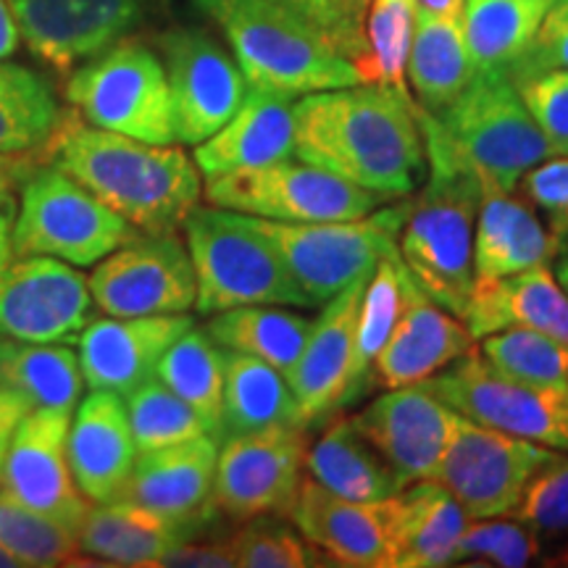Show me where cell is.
Masks as SVG:
<instances>
[{
  "label": "cell",
  "instance_id": "cell-20",
  "mask_svg": "<svg viewBox=\"0 0 568 568\" xmlns=\"http://www.w3.org/2000/svg\"><path fill=\"white\" fill-rule=\"evenodd\" d=\"M290 521L311 548L351 568H393L395 495L385 500H347L303 477Z\"/></svg>",
  "mask_w": 568,
  "mask_h": 568
},
{
  "label": "cell",
  "instance_id": "cell-51",
  "mask_svg": "<svg viewBox=\"0 0 568 568\" xmlns=\"http://www.w3.org/2000/svg\"><path fill=\"white\" fill-rule=\"evenodd\" d=\"M34 169L32 161H21V155L0 153V209L17 205V193L21 182Z\"/></svg>",
  "mask_w": 568,
  "mask_h": 568
},
{
  "label": "cell",
  "instance_id": "cell-59",
  "mask_svg": "<svg viewBox=\"0 0 568 568\" xmlns=\"http://www.w3.org/2000/svg\"><path fill=\"white\" fill-rule=\"evenodd\" d=\"M3 453L6 450H0V479H3Z\"/></svg>",
  "mask_w": 568,
  "mask_h": 568
},
{
  "label": "cell",
  "instance_id": "cell-37",
  "mask_svg": "<svg viewBox=\"0 0 568 568\" xmlns=\"http://www.w3.org/2000/svg\"><path fill=\"white\" fill-rule=\"evenodd\" d=\"M400 276L403 258L395 245L374 266L366 282L364 297H361L343 410L364 400V395L374 385V364L379 358L382 347L387 345L389 335H393L397 308H400Z\"/></svg>",
  "mask_w": 568,
  "mask_h": 568
},
{
  "label": "cell",
  "instance_id": "cell-52",
  "mask_svg": "<svg viewBox=\"0 0 568 568\" xmlns=\"http://www.w3.org/2000/svg\"><path fill=\"white\" fill-rule=\"evenodd\" d=\"M24 403H21L19 397H13L11 393H6V389H0V450H6L13 429H17V424L24 418Z\"/></svg>",
  "mask_w": 568,
  "mask_h": 568
},
{
  "label": "cell",
  "instance_id": "cell-39",
  "mask_svg": "<svg viewBox=\"0 0 568 568\" xmlns=\"http://www.w3.org/2000/svg\"><path fill=\"white\" fill-rule=\"evenodd\" d=\"M61 113L51 84L38 71L0 59V153H40Z\"/></svg>",
  "mask_w": 568,
  "mask_h": 568
},
{
  "label": "cell",
  "instance_id": "cell-11",
  "mask_svg": "<svg viewBox=\"0 0 568 568\" xmlns=\"http://www.w3.org/2000/svg\"><path fill=\"white\" fill-rule=\"evenodd\" d=\"M424 387L458 416L568 453V385L514 379L495 372L471 347Z\"/></svg>",
  "mask_w": 568,
  "mask_h": 568
},
{
  "label": "cell",
  "instance_id": "cell-7",
  "mask_svg": "<svg viewBox=\"0 0 568 568\" xmlns=\"http://www.w3.org/2000/svg\"><path fill=\"white\" fill-rule=\"evenodd\" d=\"M67 101L84 122L126 138L174 145V105L159 51L124 38L69 74Z\"/></svg>",
  "mask_w": 568,
  "mask_h": 568
},
{
  "label": "cell",
  "instance_id": "cell-34",
  "mask_svg": "<svg viewBox=\"0 0 568 568\" xmlns=\"http://www.w3.org/2000/svg\"><path fill=\"white\" fill-rule=\"evenodd\" d=\"M276 426L305 429L287 376L251 355L224 351V410L219 443Z\"/></svg>",
  "mask_w": 568,
  "mask_h": 568
},
{
  "label": "cell",
  "instance_id": "cell-16",
  "mask_svg": "<svg viewBox=\"0 0 568 568\" xmlns=\"http://www.w3.org/2000/svg\"><path fill=\"white\" fill-rule=\"evenodd\" d=\"M174 105V132L182 145H201L237 113L247 82L234 55L209 32L174 27L159 38Z\"/></svg>",
  "mask_w": 568,
  "mask_h": 568
},
{
  "label": "cell",
  "instance_id": "cell-55",
  "mask_svg": "<svg viewBox=\"0 0 568 568\" xmlns=\"http://www.w3.org/2000/svg\"><path fill=\"white\" fill-rule=\"evenodd\" d=\"M418 11L443 13V17H456L464 9V0H416Z\"/></svg>",
  "mask_w": 568,
  "mask_h": 568
},
{
  "label": "cell",
  "instance_id": "cell-33",
  "mask_svg": "<svg viewBox=\"0 0 568 568\" xmlns=\"http://www.w3.org/2000/svg\"><path fill=\"white\" fill-rule=\"evenodd\" d=\"M471 59H468L460 13L416 11V30L410 42L406 77L414 88L418 105L429 113L447 109L466 84L474 80Z\"/></svg>",
  "mask_w": 568,
  "mask_h": 568
},
{
  "label": "cell",
  "instance_id": "cell-45",
  "mask_svg": "<svg viewBox=\"0 0 568 568\" xmlns=\"http://www.w3.org/2000/svg\"><path fill=\"white\" fill-rule=\"evenodd\" d=\"M234 566L240 568H308L316 566L314 550L295 524L280 521L274 514L247 518V524L230 539Z\"/></svg>",
  "mask_w": 568,
  "mask_h": 568
},
{
  "label": "cell",
  "instance_id": "cell-2",
  "mask_svg": "<svg viewBox=\"0 0 568 568\" xmlns=\"http://www.w3.org/2000/svg\"><path fill=\"white\" fill-rule=\"evenodd\" d=\"M40 153L140 232L182 230L201 203L203 174L180 145H151L101 130L77 111L61 113Z\"/></svg>",
  "mask_w": 568,
  "mask_h": 568
},
{
  "label": "cell",
  "instance_id": "cell-56",
  "mask_svg": "<svg viewBox=\"0 0 568 568\" xmlns=\"http://www.w3.org/2000/svg\"><path fill=\"white\" fill-rule=\"evenodd\" d=\"M284 3H290L295 11H301L303 17L308 19V17H311V9H316L318 0H284Z\"/></svg>",
  "mask_w": 568,
  "mask_h": 568
},
{
  "label": "cell",
  "instance_id": "cell-53",
  "mask_svg": "<svg viewBox=\"0 0 568 568\" xmlns=\"http://www.w3.org/2000/svg\"><path fill=\"white\" fill-rule=\"evenodd\" d=\"M19 48V27L9 0H0V59H11Z\"/></svg>",
  "mask_w": 568,
  "mask_h": 568
},
{
  "label": "cell",
  "instance_id": "cell-1",
  "mask_svg": "<svg viewBox=\"0 0 568 568\" xmlns=\"http://www.w3.org/2000/svg\"><path fill=\"white\" fill-rule=\"evenodd\" d=\"M295 159L382 197L414 195L429 172L416 101L389 84L297 98Z\"/></svg>",
  "mask_w": 568,
  "mask_h": 568
},
{
  "label": "cell",
  "instance_id": "cell-48",
  "mask_svg": "<svg viewBox=\"0 0 568 568\" xmlns=\"http://www.w3.org/2000/svg\"><path fill=\"white\" fill-rule=\"evenodd\" d=\"M518 193L531 209L548 216V230L560 243H568V155L537 163L518 182Z\"/></svg>",
  "mask_w": 568,
  "mask_h": 568
},
{
  "label": "cell",
  "instance_id": "cell-32",
  "mask_svg": "<svg viewBox=\"0 0 568 568\" xmlns=\"http://www.w3.org/2000/svg\"><path fill=\"white\" fill-rule=\"evenodd\" d=\"M0 389L24 403L27 410L74 414L84 395L80 355L63 343H30L0 337Z\"/></svg>",
  "mask_w": 568,
  "mask_h": 568
},
{
  "label": "cell",
  "instance_id": "cell-42",
  "mask_svg": "<svg viewBox=\"0 0 568 568\" xmlns=\"http://www.w3.org/2000/svg\"><path fill=\"white\" fill-rule=\"evenodd\" d=\"M495 372L535 385H568V347L529 326H506L479 339Z\"/></svg>",
  "mask_w": 568,
  "mask_h": 568
},
{
  "label": "cell",
  "instance_id": "cell-31",
  "mask_svg": "<svg viewBox=\"0 0 568 568\" xmlns=\"http://www.w3.org/2000/svg\"><path fill=\"white\" fill-rule=\"evenodd\" d=\"M305 471L347 500H385L403 489L387 460L347 414L332 416L324 435L305 450Z\"/></svg>",
  "mask_w": 568,
  "mask_h": 568
},
{
  "label": "cell",
  "instance_id": "cell-43",
  "mask_svg": "<svg viewBox=\"0 0 568 568\" xmlns=\"http://www.w3.org/2000/svg\"><path fill=\"white\" fill-rule=\"evenodd\" d=\"M124 406L138 453L211 435L203 418L180 395L163 385L159 376H151L140 387H134L124 397Z\"/></svg>",
  "mask_w": 568,
  "mask_h": 568
},
{
  "label": "cell",
  "instance_id": "cell-22",
  "mask_svg": "<svg viewBox=\"0 0 568 568\" xmlns=\"http://www.w3.org/2000/svg\"><path fill=\"white\" fill-rule=\"evenodd\" d=\"M193 324L190 314L92 318L74 343L84 385L126 397L155 376L161 355Z\"/></svg>",
  "mask_w": 568,
  "mask_h": 568
},
{
  "label": "cell",
  "instance_id": "cell-25",
  "mask_svg": "<svg viewBox=\"0 0 568 568\" xmlns=\"http://www.w3.org/2000/svg\"><path fill=\"white\" fill-rule=\"evenodd\" d=\"M67 450L71 477L90 503L119 500L138 460L124 397L105 389L82 397L71 414Z\"/></svg>",
  "mask_w": 568,
  "mask_h": 568
},
{
  "label": "cell",
  "instance_id": "cell-38",
  "mask_svg": "<svg viewBox=\"0 0 568 568\" xmlns=\"http://www.w3.org/2000/svg\"><path fill=\"white\" fill-rule=\"evenodd\" d=\"M155 376L203 418L211 437L219 443L224 410V351L213 343L209 332L195 329V324L190 326L161 355Z\"/></svg>",
  "mask_w": 568,
  "mask_h": 568
},
{
  "label": "cell",
  "instance_id": "cell-58",
  "mask_svg": "<svg viewBox=\"0 0 568 568\" xmlns=\"http://www.w3.org/2000/svg\"><path fill=\"white\" fill-rule=\"evenodd\" d=\"M558 564H560V566H568V548H566L564 552H560V560H558Z\"/></svg>",
  "mask_w": 568,
  "mask_h": 568
},
{
  "label": "cell",
  "instance_id": "cell-21",
  "mask_svg": "<svg viewBox=\"0 0 568 568\" xmlns=\"http://www.w3.org/2000/svg\"><path fill=\"white\" fill-rule=\"evenodd\" d=\"M471 347L474 337L468 326L432 301L403 264L400 308L393 335L374 364L376 385L387 389L424 385Z\"/></svg>",
  "mask_w": 568,
  "mask_h": 568
},
{
  "label": "cell",
  "instance_id": "cell-57",
  "mask_svg": "<svg viewBox=\"0 0 568 568\" xmlns=\"http://www.w3.org/2000/svg\"><path fill=\"white\" fill-rule=\"evenodd\" d=\"M0 568H19L17 560H13L3 548H0Z\"/></svg>",
  "mask_w": 568,
  "mask_h": 568
},
{
  "label": "cell",
  "instance_id": "cell-27",
  "mask_svg": "<svg viewBox=\"0 0 568 568\" xmlns=\"http://www.w3.org/2000/svg\"><path fill=\"white\" fill-rule=\"evenodd\" d=\"M558 240L516 190L481 187L474 226V284L550 264Z\"/></svg>",
  "mask_w": 568,
  "mask_h": 568
},
{
  "label": "cell",
  "instance_id": "cell-8",
  "mask_svg": "<svg viewBox=\"0 0 568 568\" xmlns=\"http://www.w3.org/2000/svg\"><path fill=\"white\" fill-rule=\"evenodd\" d=\"M138 232L53 163H34L21 182L19 209L13 213V245L19 253L88 268Z\"/></svg>",
  "mask_w": 568,
  "mask_h": 568
},
{
  "label": "cell",
  "instance_id": "cell-26",
  "mask_svg": "<svg viewBox=\"0 0 568 568\" xmlns=\"http://www.w3.org/2000/svg\"><path fill=\"white\" fill-rule=\"evenodd\" d=\"M295 101L280 92L247 90L230 122L195 145L193 161L203 180L295 155Z\"/></svg>",
  "mask_w": 568,
  "mask_h": 568
},
{
  "label": "cell",
  "instance_id": "cell-14",
  "mask_svg": "<svg viewBox=\"0 0 568 568\" xmlns=\"http://www.w3.org/2000/svg\"><path fill=\"white\" fill-rule=\"evenodd\" d=\"M550 453V447L458 416L435 479L450 489L468 518L510 516Z\"/></svg>",
  "mask_w": 568,
  "mask_h": 568
},
{
  "label": "cell",
  "instance_id": "cell-4",
  "mask_svg": "<svg viewBox=\"0 0 568 568\" xmlns=\"http://www.w3.org/2000/svg\"><path fill=\"white\" fill-rule=\"evenodd\" d=\"M222 30L247 90L303 98L358 84L353 63L284 0H193Z\"/></svg>",
  "mask_w": 568,
  "mask_h": 568
},
{
  "label": "cell",
  "instance_id": "cell-15",
  "mask_svg": "<svg viewBox=\"0 0 568 568\" xmlns=\"http://www.w3.org/2000/svg\"><path fill=\"white\" fill-rule=\"evenodd\" d=\"M308 429H276L234 435L219 443L213 508L230 518L290 514L303 481Z\"/></svg>",
  "mask_w": 568,
  "mask_h": 568
},
{
  "label": "cell",
  "instance_id": "cell-18",
  "mask_svg": "<svg viewBox=\"0 0 568 568\" xmlns=\"http://www.w3.org/2000/svg\"><path fill=\"white\" fill-rule=\"evenodd\" d=\"M69 424L67 410H27L6 445L0 493L77 531L92 503L71 477Z\"/></svg>",
  "mask_w": 568,
  "mask_h": 568
},
{
  "label": "cell",
  "instance_id": "cell-50",
  "mask_svg": "<svg viewBox=\"0 0 568 568\" xmlns=\"http://www.w3.org/2000/svg\"><path fill=\"white\" fill-rule=\"evenodd\" d=\"M159 566L172 568H232L234 552L230 539L224 542H190L182 539L159 560Z\"/></svg>",
  "mask_w": 568,
  "mask_h": 568
},
{
  "label": "cell",
  "instance_id": "cell-47",
  "mask_svg": "<svg viewBox=\"0 0 568 568\" xmlns=\"http://www.w3.org/2000/svg\"><path fill=\"white\" fill-rule=\"evenodd\" d=\"M514 84L545 138L560 155H568V69L539 71Z\"/></svg>",
  "mask_w": 568,
  "mask_h": 568
},
{
  "label": "cell",
  "instance_id": "cell-17",
  "mask_svg": "<svg viewBox=\"0 0 568 568\" xmlns=\"http://www.w3.org/2000/svg\"><path fill=\"white\" fill-rule=\"evenodd\" d=\"M19 40L34 59L71 74L142 21L145 0H9Z\"/></svg>",
  "mask_w": 568,
  "mask_h": 568
},
{
  "label": "cell",
  "instance_id": "cell-40",
  "mask_svg": "<svg viewBox=\"0 0 568 568\" xmlns=\"http://www.w3.org/2000/svg\"><path fill=\"white\" fill-rule=\"evenodd\" d=\"M416 11V0H372L368 3L364 53L353 63L361 84H389V88L406 90Z\"/></svg>",
  "mask_w": 568,
  "mask_h": 568
},
{
  "label": "cell",
  "instance_id": "cell-6",
  "mask_svg": "<svg viewBox=\"0 0 568 568\" xmlns=\"http://www.w3.org/2000/svg\"><path fill=\"white\" fill-rule=\"evenodd\" d=\"M195 268V308L213 316L243 305L311 308L282 255L247 213L197 205L182 224Z\"/></svg>",
  "mask_w": 568,
  "mask_h": 568
},
{
  "label": "cell",
  "instance_id": "cell-12",
  "mask_svg": "<svg viewBox=\"0 0 568 568\" xmlns=\"http://www.w3.org/2000/svg\"><path fill=\"white\" fill-rule=\"evenodd\" d=\"M211 205L274 222H355L379 211L387 197L339 180L314 163L280 159L205 180Z\"/></svg>",
  "mask_w": 568,
  "mask_h": 568
},
{
  "label": "cell",
  "instance_id": "cell-29",
  "mask_svg": "<svg viewBox=\"0 0 568 568\" xmlns=\"http://www.w3.org/2000/svg\"><path fill=\"white\" fill-rule=\"evenodd\" d=\"M468 514L437 479H422L395 495L393 568H439L456 558Z\"/></svg>",
  "mask_w": 568,
  "mask_h": 568
},
{
  "label": "cell",
  "instance_id": "cell-35",
  "mask_svg": "<svg viewBox=\"0 0 568 568\" xmlns=\"http://www.w3.org/2000/svg\"><path fill=\"white\" fill-rule=\"evenodd\" d=\"M548 6L550 0H464L460 27L474 71L508 74L535 40Z\"/></svg>",
  "mask_w": 568,
  "mask_h": 568
},
{
  "label": "cell",
  "instance_id": "cell-23",
  "mask_svg": "<svg viewBox=\"0 0 568 568\" xmlns=\"http://www.w3.org/2000/svg\"><path fill=\"white\" fill-rule=\"evenodd\" d=\"M219 443L211 435L138 453L119 500H130L195 531L213 508Z\"/></svg>",
  "mask_w": 568,
  "mask_h": 568
},
{
  "label": "cell",
  "instance_id": "cell-9",
  "mask_svg": "<svg viewBox=\"0 0 568 568\" xmlns=\"http://www.w3.org/2000/svg\"><path fill=\"white\" fill-rule=\"evenodd\" d=\"M406 205L368 213L355 222H274L251 216L253 224L282 255L284 266L311 308L368 276L389 247L397 245Z\"/></svg>",
  "mask_w": 568,
  "mask_h": 568
},
{
  "label": "cell",
  "instance_id": "cell-46",
  "mask_svg": "<svg viewBox=\"0 0 568 568\" xmlns=\"http://www.w3.org/2000/svg\"><path fill=\"white\" fill-rule=\"evenodd\" d=\"M542 542L521 521H503L497 518H471L456 545L453 564H489L503 568H521L535 564Z\"/></svg>",
  "mask_w": 568,
  "mask_h": 568
},
{
  "label": "cell",
  "instance_id": "cell-60",
  "mask_svg": "<svg viewBox=\"0 0 568 568\" xmlns=\"http://www.w3.org/2000/svg\"><path fill=\"white\" fill-rule=\"evenodd\" d=\"M0 337H3V332H0Z\"/></svg>",
  "mask_w": 568,
  "mask_h": 568
},
{
  "label": "cell",
  "instance_id": "cell-10",
  "mask_svg": "<svg viewBox=\"0 0 568 568\" xmlns=\"http://www.w3.org/2000/svg\"><path fill=\"white\" fill-rule=\"evenodd\" d=\"M13 213V205L0 209V332L30 343L74 345L95 314L88 276L48 255L19 253Z\"/></svg>",
  "mask_w": 568,
  "mask_h": 568
},
{
  "label": "cell",
  "instance_id": "cell-44",
  "mask_svg": "<svg viewBox=\"0 0 568 568\" xmlns=\"http://www.w3.org/2000/svg\"><path fill=\"white\" fill-rule=\"evenodd\" d=\"M516 521L529 527L539 542L568 539V456L552 450L531 474L514 508Z\"/></svg>",
  "mask_w": 568,
  "mask_h": 568
},
{
  "label": "cell",
  "instance_id": "cell-54",
  "mask_svg": "<svg viewBox=\"0 0 568 568\" xmlns=\"http://www.w3.org/2000/svg\"><path fill=\"white\" fill-rule=\"evenodd\" d=\"M552 264V276H556V282L560 284V290H564L566 297H568V243H560L556 255L550 258Z\"/></svg>",
  "mask_w": 568,
  "mask_h": 568
},
{
  "label": "cell",
  "instance_id": "cell-49",
  "mask_svg": "<svg viewBox=\"0 0 568 568\" xmlns=\"http://www.w3.org/2000/svg\"><path fill=\"white\" fill-rule=\"evenodd\" d=\"M550 69H568V0H550L535 40L521 61L508 71V77L510 82H516Z\"/></svg>",
  "mask_w": 568,
  "mask_h": 568
},
{
  "label": "cell",
  "instance_id": "cell-24",
  "mask_svg": "<svg viewBox=\"0 0 568 568\" xmlns=\"http://www.w3.org/2000/svg\"><path fill=\"white\" fill-rule=\"evenodd\" d=\"M368 276L347 284L343 293L324 303L322 316L311 324V335L305 339L301 358H297L293 374L287 376L297 403V416L305 429L329 422L343 410L353 358L355 318H358Z\"/></svg>",
  "mask_w": 568,
  "mask_h": 568
},
{
  "label": "cell",
  "instance_id": "cell-5",
  "mask_svg": "<svg viewBox=\"0 0 568 568\" xmlns=\"http://www.w3.org/2000/svg\"><path fill=\"white\" fill-rule=\"evenodd\" d=\"M418 124L479 180V187L516 190L537 163L560 155L545 138L503 71H481L439 113L416 103Z\"/></svg>",
  "mask_w": 568,
  "mask_h": 568
},
{
  "label": "cell",
  "instance_id": "cell-30",
  "mask_svg": "<svg viewBox=\"0 0 568 568\" xmlns=\"http://www.w3.org/2000/svg\"><path fill=\"white\" fill-rule=\"evenodd\" d=\"M190 531L130 500L92 503L84 514L77 542L82 556L109 566H159V560L187 539Z\"/></svg>",
  "mask_w": 568,
  "mask_h": 568
},
{
  "label": "cell",
  "instance_id": "cell-13",
  "mask_svg": "<svg viewBox=\"0 0 568 568\" xmlns=\"http://www.w3.org/2000/svg\"><path fill=\"white\" fill-rule=\"evenodd\" d=\"M88 287L105 316L187 314L195 305V268L176 232H138L92 266Z\"/></svg>",
  "mask_w": 568,
  "mask_h": 568
},
{
  "label": "cell",
  "instance_id": "cell-36",
  "mask_svg": "<svg viewBox=\"0 0 568 568\" xmlns=\"http://www.w3.org/2000/svg\"><path fill=\"white\" fill-rule=\"evenodd\" d=\"M311 324L314 318L276 305H243L213 314L205 332L224 351L251 355L290 376L311 335Z\"/></svg>",
  "mask_w": 568,
  "mask_h": 568
},
{
  "label": "cell",
  "instance_id": "cell-28",
  "mask_svg": "<svg viewBox=\"0 0 568 568\" xmlns=\"http://www.w3.org/2000/svg\"><path fill=\"white\" fill-rule=\"evenodd\" d=\"M464 324L474 339L506 326H529L568 347V297L548 264L474 284Z\"/></svg>",
  "mask_w": 568,
  "mask_h": 568
},
{
  "label": "cell",
  "instance_id": "cell-41",
  "mask_svg": "<svg viewBox=\"0 0 568 568\" xmlns=\"http://www.w3.org/2000/svg\"><path fill=\"white\" fill-rule=\"evenodd\" d=\"M0 548L21 568L71 566L82 556L77 531L0 493Z\"/></svg>",
  "mask_w": 568,
  "mask_h": 568
},
{
  "label": "cell",
  "instance_id": "cell-3",
  "mask_svg": "<svg viewBox=\"0 0 568 568\" xmlns=\"http://www.w3.org/2000/svg\"><path fill=\"white\" fill-rule=\"evenodd\" d=\"M426 180L406 203L397 251L414 282L445 311L464 322L474 290V226L481 187L466 166L424 130Z\"/></svg>",
  "mask_w": 568,
  "mask_h": 568
},
{
  "label": "cell",
  "instance_id": "cell-19",
  "mask_svg": "<svg viewBox=\"0 0 568 568\" xmlns=\"http://www.w3.org/2000/svg\"><path fill=\"white\" fill-rule=\"evenodd\" d=\"M353 422L406 489L414 481L435 479L458 414L424 385H410L379 395L353 414Z\"/></svg>",
  "mask_w": 568,
  "mask_h": 568
}]
</instances>
